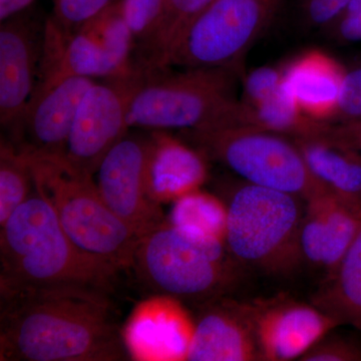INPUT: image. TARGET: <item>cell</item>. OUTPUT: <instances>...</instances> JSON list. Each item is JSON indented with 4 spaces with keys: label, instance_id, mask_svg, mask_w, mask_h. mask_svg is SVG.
I'll list each match as a JSON object with an SVG mask.
<instances>
[{
    "label": "cell",
    "instance_id": "1",
    "mask_svg": "<svg viewBox=\"0 0 361 361\" xmlns=\"http://www.w3.org/2000/svg\"><path fill=\"white\" fill-rule=\"evenodd\" d=\"M109 294L73 285L0 289V360H127Z\"/></svg>",
    "mask_w": 361,
    "mask_h": 361
},
{
    "label": "cell",
    "instance_id": "2",
    "mask_svg": "<svg viewBox=\"0 0 361 361\" xmlns=\"http://www.w3.org/2000/svg\"><path fill=\"white\" fill-rule=\"evenodd\" d=\"M0 227V289L73 285L113 290L118 270L80 250L35 187Z\"/></svg>",
    "mask_w": 361,
    "mask_h": 361
},
{
    "label": "cell",
    "instance_id": "3",
    "mask_svg": "<svg viewBox=\"0 0 361 361\" xmlns=\"http://www.w3.org/2000/svg\"><path fill=\"white\" fill-rule=\"evenodd\" d=\"M130 129L193 130L241 123L231 68L142 73L130 102Z\"/></svg>",
    "mask_w": 361,
    "mask_h": 361
},
{
    "label": "cell",
    "instance_id": "4",
    "mask_svg": "<svg viewBox=\"0 0 361 361\" xmlns=\"http://www.w3.org/2000/svg\"><path fill=\"white\" fill-rule=\"evenodd\" d=\"M226 202V247L239 265L287 276L301 265L305 201L294 195L242 183Z\"/></svg>",
    "mask_w": 361,
    "mask_h": 361
},
{
    "label": "cell",
    "instance_id": "5",
    "mask_svg": "<svg viewBox=\"0 0 361 361\" xmlns=\"http://www.w3.org/2000/svg\"><path fill=\"white\" fill-rule=\"evenodd\" d=\"M27 160L33 187L51 204L68 238L118 271L132 268L140 238L104 203L94 176L78 172L63 158Z\"/></svg>",
    "mask_w": 361,
    "mask_h": 361
},
{
    "label": "cell",
    "instance_id": "6",
    "mask_svg": "<svg viewBox=\"0 0 361 361\" xmlns=\"http://www.w3.org/2000/svg\"><path fill=\"white\" fill-rule=\"evenodd\" d=\"M238 265L226 245L194 241L166 219L139 239L132 268L157 296L197 306L227 296L237 283Z\"/></svg>",
    "mask_w": 361,
    "mask_h": 361
},
{
    "label": "cell",
    "instance_id": "7",
    "mask_svg": "<svg viewBox=\"0 0 361 361\" xmlns=\"http://www.w3.org/2000/svg\"><path fill=\"white\" fill-rule=\"evenodd\" d=\"M202 155L219 161L244 182L307 201L327 191L311 174L296 142L243 123L182 130Z\"/></svg>",
    "mask_w": 361,
    "mask_h": 361
},
{
    "label": "cell",
    "instance_id": "8",
    "mask_svg": "<svg viewBox=\"0 0 361 361\" xmlns=\"http://www.w3.org/2000/svg\"><path fill=\"white\" fill-rule=\"evenodd\" d=\"M135 49L120 0L75 32H68L51 16L44 21L37 85L71 77H127L135 73Z\"/></svg>",
    "mask_w": 361,
    "mask_h": 361
},
{
    "label": "cell",
    "instance_id": "9",
    "mask_svg": "<svg viewBox=\"0 0 361 361\" xmlns=\"http://www.w3.org/2000/svg\"><path fill=\"white\" fill-rule=\"evenodd\" d=\"M280 0H214L169 61L182 68H233L262 32Z\"/></svg>",
    "mask_w": 361,
    "mask_h": 361
},
{
    "label": "cell",
    "instance_id": "10",
    "mask_svg": "<svg viewBox=\"0 0 361 361\" xmlns=\"http://www.w3.org/2000/svg\"><path fill=\"white\" fill-rule=\"evenodd\" d=\"M142 73L104 78L85 92L78 106L63 161L78 172L90 176L106 154L129 133L130 102L142 82Z\"/></svg>",
    "mask_w": 361,
    "mask_h": 361
},
{
    "label": "cell",
    "instance_id": "11",
    "mask_svg": "<svg viewBox=\"0 0 361 361\" xmlns=\"http://www.w3.org/2000/svg\"><path fill=\"white\" fill-rule=\"evenodd\" d=\"M156 140L128 133L97 168L96 185L104 203L139 238L167 217L149 192Z\"/></svg>",
    "mask_w": 361,
    "mask_h": 361
},
{
    "label": "cell",
    "instance_id": "12",
    "mask_svg": "<svg viewBox=\"0 0 361 361\" xmlns=\"http://www.w3.org/2000/svg\"><path fill=\"white\" fill-rule=\"evenodd\" d=\"M97 80L71 77L37 85L18 120L8 128L16 151L30 159H61L78 106Z\"/></svg>",
    "mask_w": 361,
    "mask_h": 361
},
{
    "label": "cell",
    "instance_id": "13",
    "mask_svg": "<svg viewBox=\"0 0 361 361\" xmlns=\"http://www.w3.org/2000/svg\"><path fill=\"white\" fill-rule=\"evenodd\" d=\"M245 302L260 361L300 360L316 342L341 326L312 302L285 294Z\"/></svg>",
    "mask_w": 361,
    "mask_h": 361
},
{
    "label": "cell",
    "instance_id": "14",
    "mask_svg": "<svg viewBox=\"0 0 361 361\" xmlns=\"http://www.w3.org/2000/svg\"><path fill=\"white\" fill-rule=\"evenodd\" d=\"M27 11L0 27V123L6 130L25 110L39 78L44 23Z\"/></svg>",
    "mask_w": 361,
    "mask_h": 361
},
{
    "label": "cell",
    "instance_id": "15",
    "mask_svg": "<svg viewBox=\"0 0 361 361\" xmlns=\"http://www.w3.org/2000/svg\"><path fill=\"white\" fill-rule=\"evenodd\" d=\"M361 230V203L323 191L305 201L300 231L303 262L329 276Z\"/></svg>",
    "mask_w": 361,
    "mask_h": 361
},
{
    "label": "cell",
    "instance_id": "16",
    "mask_svg": "<svg viewBox=\"0 0 361 361\" xmlns=\"http://www.w3.org/2000/svg\"><path fill=\"white\" fill-rule=\"evenodd\" d=\"M197 310L187 360H260L245 300L222 296L199 304Z\"/></svg>",
    "mask_w": 361,
    "mask_h": 361
},
{
    "label": "cell",
    "instance_id": "17",
    "mask_svg": "<svg viewBox=\"0 0 361 361\" xmlns=\"http://www.w3.org/2000/svg\"><path fill=\"white\" fill-rule=\"evenodd\" d=\"M194 329L180 301L157 296L135 311L123 336L135 360H187Z\"/></svg>",
    "mask_w": 361,
    "mask_h": 361
},
{
    "label": "cell",
    "instance_id": "18",
    "mask_svg": "<svg viewBox=\"0 0 361 361\" xmlns=\"http://www.w3.org/2000/svg\"><path fill=\"white\" fill-rule=\"evenodd\" d=\"M344 73L336 61L319 51L305 52L282 73V89L303 115L325 123L338 111Z\"/></svg>",
    "mask_w": 361,
    "mask_h": 361
},
{
    "label": "cell",
    "instance_id": "19",
    "mask_svg": "<svg viewBox=\"0 0 361 361\" xmlns=\"http://www.w3.org/2000/svg\"><path fill=\"white\" fill-rule=\"evenodd\" d=\"M207 178L205 157L176 141H156L149 170V192L159 204L199 190Z\"/></svg>",
    "mask_w": 361,
    "mask_h": 361
},
{
    "label": "cell",
    "instance_id": "20",
    "mask_svg": "<svg viewBox=\"0 0 361 361\" xmlns=\"http://www.w3.org/2000/svg\"><path fill=\"white\" fill-rule=\"evenodd\" d=\"M311 174L327 191L361 203V160L329 134L296 139Z\"/></svg>",
    "mask_w": 361,
    "mask_h": 361
},
{
    "label": "cell",
    "instance_id": "21",
    "mask_svg": "<svg viewBox=\"0 0 361 361\" xmlns=\"http://www.w3.org/2000/svg\"><path fill=\"white\" fill-rule=\"evenodd\" d=\"M214 0H166L160 20L148 39L135 45V68L142 73L167 68L190 25Z\"/></svg>",
    "mask_w": 361,
    "mask_h": 361
},
{
    "label": "cell",
    "instance_id": "22",
    "mask_svg": "<svg viewBox=\"0 0 361 361\" xmlns=\"http://www.w3.org/2000/svg\"><path fill=\"white\" fill-rule=\"evenodd\" d=\"M311 302L339 324L351 325L361 331V230Z\"/></svg>",
    "mask_w": 361,
    "mask_h": 361
},
{
    "label": "cell",
    "instance_id": "23",
    "mask_svg": "<svg viewBox=\"0 0 361 361\" xmlns=\"http://www.w3.org/2000/svg\"><path fill=\"white\" fill-rule=\"evenodd\" d=\"M227 205L200 190L173 202L168 222L185 236L207 245H226Z\"/></svg>",
    "mask_w": 361,
    "mask_h": 361
},
{
    "label": "cell",
    "instance_id": "24",
    "mask_svg": "<svg viewBox=\"0 0 361 361\" xmlns=\"http://www.w3.org/2000/svg\"><path fill=\"white\" fill-rule=\"evenodd\" d=\"M241 123L285 137L293 135L295 139L329 133L326 123L303 115L282 87L276 94L257 106H241Z\"/></svg>",
    "mask_w": 361,
    "mask_h": 361
},
{
    "label": "cell",
    "instance_id": "25",
    "mask_svg": "<svg viewBox=\"0 0 361 361\" xmlns=\"http://www.w3.org/2000/svg\"><path fill=\"white\" fill-rule=\"evenodd\" d=\"M33 190L32 166L6 140L0 148V226L27 200Z\"/></svg>",
    "mask_w": 361,
    "mask_h": 361
},
{
    "label": "cell",
    "instance_id": "26",
    "mask_svg": "<svg viewBox=\"0 0 361 361\" xmlns=\"http://www.w3.org/2000/svg\"><path fill=\"white\" fill-rule=\"evenodd\" d=\"M120 2L135 45L141 44L148 39L160 20L166 0H120Z\"/></svg>",
    "mask_w": 361,
    "mask_h": 361
},
{
    "label": "cell",
    "instance_id": "27",
    "mask_svg": "<svg viewBox=\"0 0 361 361\" xmlns=\"http://www.w3.org/2000/svg\"><path fill=\"white\" fill-rule=\"evenodd\" d=\"M116 0H52V18L68 32H75Z\"/></svg>",
    "mask_w": 361,
    "mask_h": 361
},
{
    "label": "cell",
    "instance_id": "28",
    "mask_svg": "<svg viewBox=\"0 0 361 361\" xmlns=\"http://www.w3.org/2000/svg\"><path fill=\"white\" fill-rule=\"evenodd\" d=\"M334 330L316 342L301 361H361V344Z\"/></svg>",
    "mask_w": 361,
    "mask_h": 361
},
{
    "label": "cell",
    "instance_id": "29",
    "mask_svg": "<svg viewBox=\"0 0 361 361\" xmlns=\"http://www.w3.org/2000/svg\"><path fill=\"white\" fill-rule=\"evenodd\" d=\"M282 73L275 68H260L246 78L241 106H254L276 94L281 87Z\"/></svg>",
    "mask_w": 361,
    "mask_h": 361
},
{
    "label": "cell",
    "instance_id": "30",
    "mask_svg": "<svg viewBox=\"0 0 361 361\" xmlns=\"http://www.w3.org/2000/svg\"><path fill=\"white\" fill-rule=\"evenodd\" d=\"M338 111L349 116H361V68L344 77Z\"/></svg>",
    "mask_w": 361,
    "mask_h": 361
},
{
    "label": "cell",
    "instance_id": "31",
    "mask_svg": "<svg viewBox=\"0 0 361 361\" xmlns=\"http://www.w3.org/2000/svg\"><path fill=\"white\" fill-rule=\"evenodd\" d=\"M351 0H307L308 16L317 25L329 23L348 8Z\"/></svg>",
    "mask_w": 361,
    "mask_h": 361
},
{
    "label": "cell",
    "instance_id": "32",
    "mask_svg": "<svg viewBox=\"0 0 361 361\" xmlns=\"http://www.w3.org/2000/svg\"><path fill=\"white\" fill-rule=\"evenodd\" d=\"M341 32L346 39H361V13H348L342 20Z\"/></svg>",
    "mask_w": 361,
    "mask_h": 361
},
{
    "label": "cell",
    "instance_id": "33",
    "mask_svg": "<svg viewBox=\"0 0 361 361\" xmlns=\"http://www.w3.org/2000/svg\"><path fill=\"white\" fill-rule=\"evenodd\" d=\"M35 0H0V21L8 20L27 11Z\"/></svg>",
    "mask_w": 361,
    "mask_h": 361
},
{
    "label": "cell",
    "instance_id": "34",
    "mask_svg": "<svg viewBox=\"0 0 361 361\" xmlns=\"http://www.w3.org/2000/svg\"><path fill=\"white\" fill-rule=\"evenodd\" d=\"M346 9L348 13H361V0H351Z\"/></svg>",
    "mask_w": 361,
    "mask_h": 361
},
{
    "label": "cell",
    "instance_id": "35",
    "mask_svg": "<svg viewBox=\"0 0 361 361\" xmlns=\"http://www.w3.org/2000/svg\"><path fill=\"white\" fill-rule=\"evenodd\" d=\"M351 133H353V137L361 149V130L355 129L351 130Z\"/></svg>",
    "mask_w": 361,
    "mask_h": 361
},
{
    "label": "cell",
    "instance_id": "36",
    "mask_svg": "<svg viewBox=\"0 0 361 361\" xmlns=\"http://www.w3.org/2000/svg\"><path fill=\"white\" fill-rule=\"evenodd\" d=\"M356 129L361 130V126H360V127L356 128Z\"/></svg>",
    "mask_w": 361,
    "mask_h": 361
}]
</instances>
